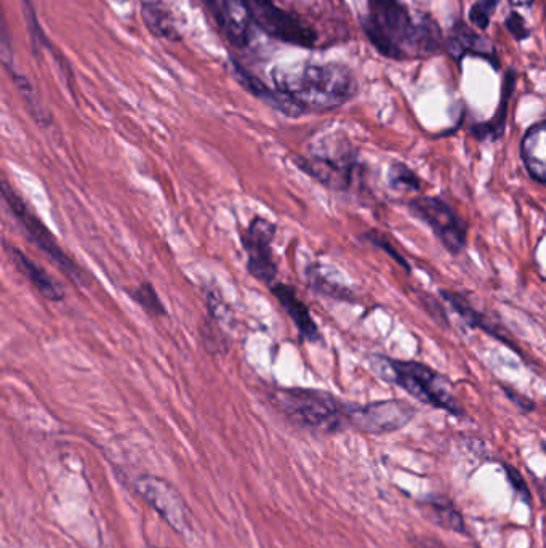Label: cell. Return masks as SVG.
<instances>
[{"mask_svg": "<svg viewBox=\"0 0 546 548\" xmlns=\"http://www.w3.org/2000/svg\"><path fill=\"white\" fill-rule=\"evenodd\" d=\"M274 89L303 113H326L346 105L358 92L353 71L340 63H290L271 71Z\"/></svg>", "mask_w": 546, "mask_h": 548, "instance_id": "cell-1", "label": "cell"}, {"mask_svg": "<svg viewBox=\"0 0 546 548\" xmlns=\"http://www.w3.org/2000/svg\"><path fill=\"white\" fill-rule=\"evenodd\" d=\"M369 366L380 379L401 387L420 403L452 416H462L463 409L452 393L449 380L430 366L383 355L369 356Z\"/></svg>", "mask_w": 546, "mask_h": 548, "instance_id": "cell-2", "label": "cell"}, {"mask_svg": "<svg viewBox=\"0 0 546 548\" xmlns=\"http://www.w3.org/2000/svg\"><path fill=\"white\" fill-rule=\"evenodd\" d=\"M276 404L294 424L318 432L334 433L348 424L346 404L327 391L313 388H281Z\"/></svg>", "mask_w": 546, "mask_h": 548, "instance_id": "cell-3", "label": "cell"}, {"mask_svg": "<svg viewBox=\"0 0 546 548\" xmlns=\"http://www.w3.org/2000/svg\"><path fill=\"white\" fill-rule=\"evenodd\" d=\"M0 190H2V198H4L5 204L9 206L13 217L17 218L21 228L28 234L29 241L33 242L34 246L39 247L73 283H82L84 273H82L81 268L71 260L65 250L61 249L57 239L53 238V234L47 230V226L33 214V210L29 209L28 204L21 199L20 194L13 190L12 185L7 180L2 182Z\"/></svg>", "mask_w": 546, "mask_h": 548, "instance_id": "cell-4", "label": "cell"}, {"mask_svg": "<svg viewBox=\"0 0 546 548\" xmlns=\"http://www.w3.org/2000/svg\"><path fill=\"white\" fill-rule=\"evenodd\" d=\"M305 174L316 182L337 191H348L353 188L359 175V162L348 145H319L308 158L295 159Z\"/></svg>", "mask_w": 546, "mask_h": 548, "instance_id": "cell-5", "label": "cell"}, {"mask_svg": "<svg viewBox=\"0 0 546 548\" xmlns=\"http://www.w3.org/2000/svg\"><path fill=\"white\" fill-rule=\"evenodd\" d=\"M410 214L430 226L434 236L452 255L462 254L468 244V226L446 199L422 196L409 202Z\"/></svg>", "mask_w": 546, "mask_h": 548, "instance_id": "cell-6", "label": "cell"}, {"mask_svg": "<svg viewBox=\"0 0 546 548\" xmlns=\"http://www.w3.org/2000/svg\"><path fill=\"white\" fill-rule=\"evenodd\" d=\"M415 412V407L402 399L375 401L364 406L346 404L348 424L372 435L399 432L412 422Z\"/></svg>", "mask_w": 546, "mask_h": 548, "instance_id": "cell-7", "label": "cell"}, {"mask_svg": "<svg viewBox=\"0 0 546 548\" xmlns=\"http://www.w3.org/2000/svg\"><path fill=\"white\" fill-rule=\"evenodd\" d=\"M249 4L255 25L269 37L297 47H313L318 39L310 26L294 13L282 10L273 0H249Z\"/></svg>", "mask_w": 546, "mask_h": 548, "instance_id": "cell-8", "label": "cell"}, {"mask_svg": "<svg viewBox=\"0 0 546 548\" xmlns=\"http://www.w3.org/2000/svg\"><path fill=\"white\" fill-rule=\"evenodd\" d=\"M135 491L173 531L178 534L191 531L188 505L172 484L154 475H143L135 481Z\"/></svg>", "mask_w": 546, "mask_h": 548, "instance_id": "cell-9", "label": "cell"}, {"mask_svg": "<svg viewBox=\"0 0 546 548\" xmlns=\"http://www.w3.org/2000/svg\"><path fill=\"white\" fill-rule=\"evenodd\" d=\"M274 236L276 225L263 217L253 218L241 236L247 254V270L268 287L273 286L278 276V263L273 255Z\"/></svg>", "mask_w": 546, "mask_h": 548, "instance_id": "cell-10", "label": "cell"}, {"mask_svg": "<svg viewBox=\"0 0 546 548\" xmlns=\"http://www.w3.org/2000/svg\"><path fill=\"white\" fill-rule=\"evenodd\" d=\"M217 23L220 33L236 49H245L252 42L257 28L249 0H202Z\"/></svg>", "mask_w": 546, "mask_h": 548, "instance_id": "cell-11", "label": "cell"}, {"mask_svg": "<svg viewBox=\"0 0 546 548\" xmlns=\"http://www.w3.org/2000/svg\"><path fill=\"white\" fill-rule=\"evenodd\" d=\"M231 71H233L234 79L241 84V87H244V90H247L252 97L263 101L269 108L276 109L279 113L289 117H300L305 114L289 98L284 97L276 89H269L265 82L250 73L249 69L244 68L239 61L233 60V58H231Z\"/></svg>", "mask_w": 546, "mask_h": 548, "instance_id": "cell-12", "label": "cell"}, {"mask_svg": "<svg viewBox=\"0 0 546 548\" xmlns=\"http://www.w3.org/2000/svg\"><path fill=\"white\" fill-rule=\"evenodd\" d=\"M4 247L5 252H7V255L10 257V262L17 266V270L28 279L29 283L33 284L34 289H36L45 300H50V302H61V300L65 299V291L61 289L60 284H58L41 265H37L36 262H33V260H31L25 252H21L18 247L10 246L7 242H5Z\"/></svg>", "mask_w": 546, "mask_h": 548, "instance_id": "cell-13", "label": "cell"}, {"mask_svg": "<svg viewBox=\"0 0 546 548\" xmlns=\"http://www.w3.org/2000/svg\"><path fill=\"white\" fill-rule=\"evenodd\" d=\"M268 289H271L274 297L278 299L279 305L286 310L289 318L294 321L303 339L311 343L321 342L322 335L319 332L318 324L311 316L308 307L298 297L294 287L289 286V284H273Z\"/></svg>", "mask_w": 546, "mask_h": 548, "instance_id": "cell-14", "label": "cell"}, {"mask_svg": "<svg viewBox=\"0 0 546 548\" xmlns=\"http://www.w3.org/2000/svg\"><path fill=\"white\" fill-rule=\"evenodd\" d=\"M521 158L530 177L546 185V121L527 130L521 142Z\"/></svg>", "mask_w": 546, "mask_h": 548, "instance_id": "cell-15", "label": "cell"}, {"mask_svg": "<svg viewBox=\"0 0 546 548\" xmlns=\"http://www.w3.org/2000/svg\"><path fill=\"white\" fill-rule=\"evenodd\" d=\"M441 297L449 303L450 307L457 311V315L460 316L468 326L473 327V329H481L482 332L492 335L494 339L500 340V342L505 343L508 347L513 348L516 353H519L518 347H516L514 343H511L510 340L506 339L505 332H503L500 327L495 326L489 318H486L482 313H479L476 308H473V305H471L463 295L457 294V292L454 291H441Z\"/></svg>", "mask_w": 546, "mask_h": 548, "instance_id": "cell-16", "label": "cell"}, {"mask_svg": "<svg viewBox=\"0 0 546 548\" xmlns=\"http://www.w3.org/2000/svg\"><path fill=\"white\" fill-rule=\"evenodd\" d=\"M141 13H143L146 28L151 31V34L159 39H165V41H180V31L175 25L172 13L169 12V9H165L164 5L159 2H143Z\"/></svg>", "mask_w": 546, "mask_h": 548, "instance_id": "cell-17", "label": "cell"}, {"mask_svg": "<svg viewBox=\"0 0 546 548\" xmlns=\"http://www.w3.org/2000/svg\"><path fill=\"white\" fill-rule=\"evenodd\" d=\"M5 66L9 68L12 81L15 82L18 92L21 93V97H23L26 105H28L29 113L33 114L34 119H36V122H39V124L50 125L52 116H50L49 109L45 108L41 97L37 95L36 89H34V85L29 82L28 77L21 76L17 69L12 68L9 63H5Z\"/></svg>", "mask_w": 546, "mask_h": 548, "instance_id": "cell-18", "label": "cell"}, {"mask_svg": "<svg viewBox=\"0 0 546 548\" xmlns=\"http://www.w3.org/2000/svg\"><path fill=\"white\" fill-rule=\"evenodd\" d=\"M425 510L430 516V520L438 523V526L449 529V531L465 532L462 515L449 500L428 499L426 500Z\"/></svg>", "mask_w": 546, "mask_h": 548, "instance_id": "cell-19", "label": "cell"}, {"mask_svg": "<svg viewBox=\"0 0 546 548\" xmlns=\"http://www.w3.org/2000/svg\"><path fill=\"white\" fill-rule=\"evenodd\" d=\"M127 294L132 297L133 302L138 303L143 310L151 316H165L167 310H165L164 303H162L161 297L157 295L156 289L153 284L143 283L135 289H127Z\"/></svg>", "mask_w": 546, "mask_h": 548, "instance_id": "cell-20", "label": "cell"}, {"mask_svg": "<svg viewBox=\"0 0 546 548\" xmlns=\"http://www.w3.org/2000/svg\"><path fill=\"white\" fill-rule=\"evenodd\" d=\"M388 182L394 190L407 191V193H418L422 190V180L418 177L417 172L402 162H394L390 167Z\"/></svg>", "mask_w": 546, "mask_h": 548, "instance_id": "cell-21", "label": "cell"}, {"mask_svg": "<svg viewBox=\"0 0 546 548\" xmlns=\"http://www.w3.org/2000/svg\"><path fill=\"white\" fill-rule=\"evenodd\" d=\"M505 92H503L502 103L498 108L497 116L492 119L487 125H482L479 129V137L500 138L505 132L506 113H508V101H510L511 92H513V77H508V82L505 84Z\"/></svg>", "mask_w": 546, "mask_h": 548, "instance_id": "cell-22", "label": "cell"}, {"mask_svg": "<svg viewBox=\"0 0 546 548\" xmlns=\"http://www.w3.org/2000/svg\"><path fill=\"white\" fill-rule=\"evenodd\" d=\"M310 278L313 289L321 292V294L329 295V297H334V299L353 302L354 295L350 289H346V287L340 286V284L332 283V281H327L324 276H321V273H310Z\"/></svg>", "mask_w": 546, "mask_h": 548, "instance_id": "cell-23", "label": "cell"}, {"mask_svg": "<svg viewBox=\"0 0 546 548\" xmlns=\"http://www.w3.org/2000/svg\"><path fill=\"white\" fill-rule=\"evenodd\" d=\"M367 241L370 244H374L378 249L385 250L386 254L390 255L393 258L394 262L399 263L402 268H406L407 271H410L409 262H407L404 255L399 254V250L391 244L390 239L386 238L385 234L377 233V231H370L366 234Z\"/></svg>", "mask_w": 546, "mask_h": 548, "instance_id": "cell-24", "label": "cell"}, {"mask_svg": "<svg viewBox=\"0 0 546 548\" xmlns=\"http://www.w3.org/2000/svg\"><path fill=\"white\" fill-rule=\"evenodd\" d=\"M498 0H479L478 4L473 5L471 9L470 20L479 28L489 26L490 15L497 9Z\"/></svg>", "mask_w": 546, "mask_h": 548, "instance_id": "cell-25", "label": "cell"}, {"mask_svg": "<svg viewBox=\"0 0 546 548\" xmlns=\"http://www.w3.org/2000/svg\"><path fill=\"white\" fill-rule=\"evenodd\" d=\"M505 472L506 476H508V481L513 484L514 491L518 492L519 497L529 504V489H527L526 481L522 480V476L519 475L518 470H514L510 465H505Z\"/></svg>", "mask_w": 546, "mask_h": 548, "instance_id": "cell-26", "label": "cell"}, {"mask_svg": "<svg viewBox=\"0 0 546 548\" xmlns=\"http://www.w3.org/2000/svg\"><path fill=\"white\" fill-rule=\"evenodd\" d=\"M503 393L508 396L510 401H513L519 409H522L524 412L534 411L535 404L532 399L527 398V396L521 395L519 391L514 390V388L508 387V385H503Z\"/></svg>", "mask_w": 546, "mask_h": 548, "instance_id": "cell-27", "label": "cell"}, {"mask_svg": "<svg viewBox=\"0 0 546 548\" xmlns=\"http://www.w3.org/2000/svg\"><path fill=\"white\" fill-rule=\"evenodd\" d=\"M506 26L510 29L511 34L516 36V39H526L529 36V29L526 28V23L519 17L518 13H511L508 20H506Z\"/></svg>", "mask_w": 546, "mask_h": 548, "instance_id": "cell-28", "label": "cell"}, {"mask_svg": "<svg viewBox=\"0 0 546 548\" xmlns=\"http://www.w3.org/2000/svg\"><path fill=\"white\" fill-rule=\"evenodd\" d=\"M511 4L516 5V7H527V5L532 4L534 0H510Z\"/></svg>", "mask_w": 546, "mask_h": 548, "instance_id": "cell-29", "label": "cell"}, {"mask_svg": "<svg viewBox=\"0 0 546 548\" xmlns=\"http://www.w3.org/2000/svg\"><path fill=\"white\" fill-rule=\"evenodd\" d=\"M149 548H161V547H149Z\"/></svg>", "mask_w": 546, "mask_h": 548, "instance_id": "cell-30", "label": "cell"}]
</instances>
